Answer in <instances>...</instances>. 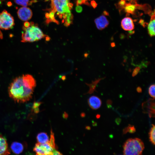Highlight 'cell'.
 <instances>
[{"mask_svg": "<svg viewBox=\"0 0 155 155\" xmlns=\"http://www.w3.org/2000/svg\"><path fill=\"white\" fill-rule=\"evenodd\" d=\"M36 85L35 79L30 75H23L17 77L9 86V96L18 103L26 102L32 98Z\"/></svg>", "mask_w": 155, "mask_h": 155, "instance_id": "1", "label": "cell"}, {"mask_svg": "<svg viewBox=\"0 0 155 155\" xmlns=\"http://www.w3.org/2000/svg\"><path fill=\"white\" fill-rule=\"evenodd\" d=\"M51 10L59 18L62 19V22L66 26L72 23L73 16L71 11L73 4L69 0H51Z\"/></svg>", "mask_w": 155, "mask_h": 155, "instance_id": "2", "label": "cell"}, {"mask_svg": "<svg viewBox=\"0 0 155 155\" xmlns=\"http://www.w3.org/2000/svg\"><path fill=\"white\" fill-rule=\"evenodd\" d=\"M22 40V42H32L45 38L49 40V37L44 34L42 30L37 25L30 23L28 27H23Z\"/></svg>", "mask_w": 155, "mask_h": 155, "instance_id": "3", "label": "cell"}, {"mask_svg": "<svg viewBox=\"0 0 155 155\" xmlns=\"http://www.w3.org/2000/svg\"><path fill=\"white\" fill-rule=\"evenodd\" d=\"M123 148V155H142L144 145L140 139L130 138L124 143Z\"/></svg>", "mask_w": 155, "mask_h": 155, "instance_id": "4", "label": "cell"}, {"mask_svg": "<svg viewBox=\"0 0 155 155\" xmlns=\"http://www.w3.org/2000/svg\"><path fill=\"white\" fill-rule=\"evenodd\" d=\"M15 25L13 17L6 10H4L0 13V29L9 30L12 29Z\"/></svg>", "mask_w": 155, "mask_h": 155, "instance_id": "5", "label": "cell"}, {"mask_svg": "<svg viewBox=\"0 0 155 155\" xmlns=\"http://www.w3.org/2000/svg\"><path fill=\"white\" fill-rule=\"evenodd\" d=\"M54 149L49 142L44 144L38 143L36 144L33 151L36 153V155H49Z\"/></svg>", "mask_w": 155, "mask_h": 155, "instance_id": "6", "label": "cell"}, {"mask_svg": "<svg viewBox=\"0 0 155 155\" xmlns=\"http://www.w3.org/2000/svg\"><path fill=\"white\" fill-rule=\"evenodd\" d=\"M18 17L23 21H27L32 18V13L31 9L26 7H22L19 8L18 11Z\"/></svg>", "mask_w": 155, "mask_h": 155, "instance_id": "7", "label": "cell"}, {"mask_svg": "<svg viewBox=\"0 0 155 155\" xmlns=\"http://www.w3.org/2000/svg\"><path fill=\"white\" fill-rule=\"evenodd\" d=\"M154 98L150 99L143 104L142 108L144 111L148 113L150 117H154L155 115Z\"/></svg>", "mask_w": 155, "mask_h": 155, "instance_id": "8", "label": "cell"}, {"mask_svg": "<svg viewBox=\"0 0 155 155\" xmlns=\"http://www.w3.org/2000/svg\"><path fill=\"white\" fill-rule=\"evenodd\" d=\"M94 22L97 28L100 30L107 27L109 24L108 20L104 15H102L96 19Z\"/></svg>", "mask_w": 155, "mask_h": 155, "instance_id": "9", "label": "cell"}, {"mask_svg": "<svg viewBox=\"0 0 155 155\" xmlns=\"http://www.w3.org/2000/svg\"><path fill=\"white\" fill-rule=\"evenodd\" d=\"M121 26L122 29L125 31H132L134 29L133 20L129 17H125L122 20Z\"/></svg>", "mask_w": 155, "mask_h": 155, "instance_id": "10", "label": "cell"}, {"mask_svg": "<svg viewBox=\"0 0 155 155\" xmlns=\"http://www.w3.org/2000/svg\"><path fill=\"white\" fill-rule=\"evenodd\" d=\"M88 103L90 107L93 110L99 108L102 104L100 99L97 96H92L89 98Z\"/></svg>", "mask_w": 155, "mask_h": 155, "instance_id": "11", "label": "cell"}, {"mask_svg": "<svg viewBox=\"0 0 155 155\" xmlns=\"http://www.w3.org/2000/svg\"><path fill=\"white\" fill-rule=\"evenodd\" d=\"M10 154L8 144L5 138L0 135V155H8Z\"/></svg>", "mask_w": 155, "mask_h": 155, "instance_id": "12", "label": "cell"}, {"mask_svg": "<svg viewBox=\"0 0 155 155\" xmlns=\"http://www.w3.org/2000/svg\"><path fill=\"white\" fill-rule=\"evenodd\" d=\"M155 11L154 10L153 14L151 16L150 20L148 27V33L150 37L154 36L155 34Z\"/></svg>", "mask_w": 155, "mask_h": 155, "instance_id": "13", "label": "cell"}, {"mask_svg": "<svg viewBox=\"0 0 155 155\" xmlns=\"http://www.w3.org/2000/svg\"><path fill=\"white\" fill-rule=\"evenodd\" d=\"M11 148L14 154H19L23 151L24 146L21 143L18 142H14L11 144Z\"/></svg>", "mask_w": 155, "mask_h": 155, "instance_id": "14", "label": "cell"}, {"mask_svg": "<svg viewBox=\"0 0 155 155\" xmlns=\"http://www.w3.org/2000/svg\"><path fill=\"white\" fill-rule=\"evenodd\" d=\"M36 139L38 143L41 144L47 143L49 141L48 135L46 133L43 132H40L37 135Z\"/></svg>", "mask_w": 155, "mask_h": 155, "instance_id": "15", "label": "cell"}, {"mask_svg": "<svg viewBox=\"0 0 155 155\" xmlns=\"http://www.w3.org/2000/svg\"><path fill=\"white\" fill-rule=\"evenodd\" d=\"M123 7L125 11L131 14L133 13L136 8L135 5L131 3H126Z\"/></svg>", "mask_w": 155, "mask_h": 155, "instance_id": "16", "label": "cell"}, {"mask_svg": "<svg viewBox=\"0 0 155 155\" xmlns=\"http://www.w3.org/2000/svg\"><path fill=\"white\" fill-rule=\"evenodd\" d=\"M152 125L149 133V139L150 142L154 145L155 143V126L153 124Z\"/></svg>", "mask_w": 155, "mask_h": 155, "instance_id": "17", "label": "cell"}, {"mask_svg": "<svg viewBox=\"0 0 155 155\" xmlns=\"http://www.w3.org/2000/svg\"><path fill=\"white\" fill-rule=\"evenodd\" d=\"M136 131L133 125H129L127 127H125L123 130V134L126 133L127 132L130 133H134Z\"/></svg>", "mask_w": 155, "mask_h": 155, "instance_id": "18", "label": "cell"}, {"mask_svg": "<svg viewBox=\"0 0 155 155\" xmlns=\"http://www.w3.org/2000/svg\"><path fill=\"white\" fill-rule=\"evenodd\" d=\"M103 78H99L98 79L94 81L91 84H89V86L90 87V89L89 92L90 93H92L95 90L96 86L97 84L100 82V81Z\"/></svg>", "mask_w": 155, "mask_h": 155, "instance_id": "19", "label": "cell"}, {"mask_svg": "<svg viewBox=\"0 0 155 155\" xmlns=\"http://www.w3.org/2000/svg\"><path fill=\"white\" fill-rule=\"evenodd\" d=\"M15 3L18 5L23 7H26L29 5V0H14Z\"/></svg>", "mask_w": 155, "mask_h": 155, "instance_id": "20", "label": "cell"}, {"mask_svg": "<svg viewBox=\"0 0 155 155\" xmlns=\"http://www.w3.org/2000/svg\"><path fill=\"white\" fill-rule=\"evenodd\" d=\"M49 142L53 148L55 149V142L54 134L52 129H51V131L50 138L49 141Z\"/></svg>", "mask_w": 155, "mask_h": 155, "instance_id": "21", "label": "cell"}, {"mask_svg": "<svg viewBox=\"0 0 155 155\" xmlns=\"http://www.w3.org/2000/svg\"><path fill=\"white\" fill-rule=\"evenodd\" d=\"M155 84L151 85L149 88L148 92L150 96L152 98H155Z\"/></svg>", "mask_w": 155, "mask_h": 155, "instance_id": "22", "label": "cell"}, {"mask_svg": "<svg viewBox=\"0 0 155 155\" xmlns=\"http://www.w3.org/2000/svg\"><path fill=\"white\" fill-rule=\"evenodd\" d=\"M140 69V68L139 67H135L133 71L132 74V76L134 77L136 76L139 72Z\"/></svg>", "mask_w": 155, "mask_h": 155, "instance_id": "23", "label": "cell"}, {"mask_svg": "<svg viewBox=\"0 0 155 155\" xmlns=\"http://www.w3.org/2000/svg\"><path fill=\"white\" fill-rule=\"evenodd\" d=\"M49 155H63L60 152L54 149L52 153Z\"/></svg>", "mask_w": 155, "mask_h": 155, "instance_id": "24", "label": "cell"}, {"mask_svg": "<svg viewBox=\"0 0 155 155\" xmlns=\"http://www.w3.org/2000/svg\"><path fill=\"white\" fill-rule=\"evenodd\" d=\"M76 11L78 13L81 12L82 10V8L81 6L78 5H77L75 8Z\"/></svg>", "mask_w": 155, "mask_h": 155, "instance_id": "25", "label": "cell"}, {"mask_svg": "<svg viewBox=\"0 0 155 155\" xmlns=\"http://www.w3.org/2000/svg\"><path fill=\"white\" fill-rule=\"evenodd\" d=\"M125 0H121L119 2V4L121 6H124L126 4Z\"/></svg>", "mask_w": 155, "mask_h": 155, "instance_id": "26", "label": "cell"}, {"mask_svg": "<svg viewBox=\"0 0 155 155\" xmlns=\"http://www.w3.org/2000/svg\"><path fill=\"white\" fill-rule=\"evenodd\" d=\"M84 4V3L82 0H77L76 2L77 5H81Z\"/></svg>", "mask_w": 155, "mask_h": 155, "instance_id": "27", "label": "cell"}, {"mask_svg": "<svg viewBox=\"0 0 155 155\" xmlns=\"http://www.w3.org/2000/svg\"><path fill=\"white\" fill-rule=\"evenodd\" d=\"M91 4L92 7L94 8H95L97 5V4L96 2L94 1H91Z\"/></svg>", "mask_w": 155, "mask_h": 155, "instance_id": "28", "label": "cell"}, {"mask_svg": "<svg viewBox=\"0 0 155 155\" xmlns=\"http://www.w3.org/2000/svg\"><path fill=\"white\" fill-rule=\"evenodd\" d=\"M137 91L139 93L141 92H142L141 88L140 87H137Z\"/></svg>", "mask_w": 155, "mask_h": 155, "instance_id": "29", "label": "cell"}, {"mask_svg": "<svg viewBox=\"0 0 155 155\" xmlns=\"http://www.w3.org/2000/svg\"><path fill=\"white\" fill-rule=\"evenodd\" d=\"M107 103L108 105H111L112 104V101L111 100H109L107 101Z\"/></svg>", "mask_w": 155, "mask_h": 155, "instance_id": "30", "label": "cell"}, {"mask_svg": "<svg viewBox=\"0 0 155 155\" xmlns=\"http://www.w3.org/2000/svg\"><path fill=\"white\" fill-rule=\"evenodd\" d=\"M111 46L112 47L114 46H115V44L113 42L111 43Z\"/></svg>", "mask_w": 155, "mask_h": 155, "instance_id": "31", "label": "cell"}, {"mask_svg": "<svg viewBox=\"0 0 155 155\" xmlns=\"http://www.w3.org/2000/svg\"><path fill=\"white\" fill-rule=\"evenodd\" d=\"M84 3V4H85L86 2V1L88 0H82Z\"/></svg>", "mask_w": 155, "mask_h": 155, "instance_id": "32", "label": "cell"}, {"mask_svg": "<svg viewBox=\"0 0 155 155\" xmlns=\"http://www.w3.org/2000/svg\"><path fill=\"white\" fill-rule=\"evenodd\" d=\"M26 155H33L32 154H31V153L29 152L27 154H26Z\"/></svg>", "mask_w": 155, "mask_h": 155, "instance_id": "33", "label": "cell"}, {"mask_svg": "<svg viewBox=\"0 0 155 155\" xmlns=\"http://www.w3.org/2000/svg\"><path fill=\"white\" fill-rule=\"evenodd\" d=\"M100 115H97L96 117L97 118H100Z\"/></svg>", "mask_w": 155, "mask_h": 155, "instance_id": "34", "label": "cell"}, {"mask_svg": "<svg viewBox=\"0 0 155 155\" xmlns=\"http://www.w3.org/2000/svg\"><path fill=\"white\" fill-rule=\"evenodd\" d=\"M127 0V1H131L133 0Z\"/></svg>", "mask_w": 155, "mask_h": 155, "instance_id": "35", "label": "cell"}]
</instances>
